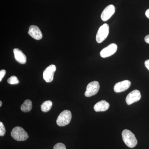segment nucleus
<instances>
[{
  "mask_svg": "<svg viewBox=\"0 0 149 149\" xmlns=\"http://www.w3.org/2000/svg\"><path fill=\"white\" fill-rule=\"evenodd\" d=\"M122 137L123 142L129 148H134L138 143L135 135L130 130L127 129L123 130L122 133Z\"/></svg>",
  "mask_w": 149,
  "mask_h": 149,
  "instance_id": "nucleus-1",
  "label": "nucleus"
},
{
  "mask_svg": "<svg viewBox=\"0 0 149 149\" xmlns=\"http://www.w3.org/2000/svg\"><path fill=\"white\" fill-rule=\"evenodd\" d=\"M11 136L14 139L18 141H25L29 138L27 132L19 126H17L13 129L11 132Z\"/></svg>",
  "mask_w": 149,
  "mask_h": 149,
  "instance_id": "nucleus-2",
  "label": "nucleus"
},
{
  "mask_svg": "<svg viewBox=\"0 0 149 149\" xmlns=\"http://www.w3.org/2000/svg\"><path fill=\"white\" fill-rule=\"evenodd\" d=\"M72 114L68 110L62 112L58 116L56 120L57 124L59 126H64L68 125L71 121Z\"/></svg>",
  "mask_w": 149,
  "mask_h": 149,
  "instance_id": "nucleus-3",
  "label": "nucleus"
},
{
  "mask_svg": "<svg viewBox=\"0 0 149 149\" xmlns=\"http://www.w3.org/2000/svg\"><path fill=\"white\" fill-rule=\"evenodd\" d=\"M109 34V26L105 23L100 27L97 35L96 40L97 42L101 43L106 40Z\"/></svg>",
  "mask_w": 149,
  "mask_h": 149,
  "instance_id": "nucleus-4",
  "label": "nucleus"
},
{
  "mask_svg": "<svg viewBox=\"0 0 149 149\" xmlns=\"http://www.w3.org/2000/svg\"><path fill=\"white\" fill-rule=\"evenodd\" d=\"M100 88V84L97 81H93L88 84L85 93L86 97H91L98 93Z\"/></svg>",
  "mask_w": 149,
  "mask_h": 149,
  "instance_id": "nucleus-5",
  "label": "nucleus"
},
{
  "mask_svg": "<svg viewBox=\"0 0 149 149\" xmlns=\"http://www.w3.org/2000/svg\"><path fill=\"white\" fill-rule=\"evenodd\" d=\"M56 67L51 65L47 67L43 72V77L47 83H51L54 79V74L56 70Z\"/></svg>",
  "mask_w": 149,
  "mask_h": 149,
  "instance_id": "nucleus-6",
  "label": "nucleus"
},
{
  "mask_svg": "<svg viewBox=\"0 0 149 149\" xmlns=\"http://www.w3.org/2000/svg\"><path fill=\"white\" fill-rule=\"evenodd\" d=\"M117 46L116 44L112 43L103 49L101 51L100 55L102 57L104 58L108 57L114 54L116 52L117 50Z\"/></svg>",
  "mask_w": 149,
  "mask_h": 149,
  "instance_id": "nucleus-7",
  "label": "nucleus"
},
{
  "mask_svg": "<svg viewBox=\"0 0 149 149\" xmlns=\"http://www.w3.org/2000/svg\"><path fill=\"white\" fill-rule=\"evenodd\" d=\"M141 95L140 91L134 90L128 94L125 99V101L128 105H130L133 103L138 102L141 100Z\"/></svg>",
  "mask_w": 149,
  "mask_h": 149,
  "instance_id": "nucleus-8",
  "label": "nucleus"
},
{
  "mask_svg": "<svg viewBox=\"0 0 149 149\" xmlns=\"http://www.w3.org/2000/svg\"><path fill=\"white\" fill-rule=\"evenodd\" d=\"M115 12L114 6L110 5L106 8L103 11L101 15V18L103 21H107L114 14Z\"/></svg>",
  "mask_w": 149,
  "mask_h": 149,
  "instance_id": "nucleus-9",
  "label": "nucleus"
},
{
  "mask_svg": "<svg viewBox=\"0 0 149 149\" xmlns=\"http://www.w3.org/2000/svg\"><path fill=\"white\" fill-rule=\"evenodd\" d=\"M131 85V82L128 80H125L118 82L114 85L113 90L116 93L124 92L129 88Z\"/></svg>",
  "mask_w": 149,
  "mask_h": 149,
  "instance_id": "nucleus-10",
  "label": "nucleus"
},
{
  "mask_svg": "<svg viewBox=\"0 0 149 149\" xmlns=\"http://www.w3.org/2000/svg\"><path fill=\"white\" fill-rule=\"evenodd\" d=\"M28 34L35 40H40L42 38V32L40 28L36 25H31L29 27Z\"/></svg>",
  "mask_w": 149,
  "mask_h": 149,
  "instance_id": "nucleus-11",
  "label": "nucleus"
},
{
  "mask_svg": "<svg viewBox=\"0 0 149 149\" xmlns=\"http://www.w3.org/2000/svg\"><path fill=\"white\" fill-rule=\"evenodd\" d=\"M13 53L14 54L15 58L17 61L21 64H25L27 61V58L22 51L17 48L14 49Z\"/></svg>",
  "mask_w": 149,
  "mask_h": 149,
  "instance_id": "nucleus-12",
  "label": "nucleus"
},
{
  "mask_svg": "<svg viewBox=\"0 0 149 149\" xmlns=\"http://www.w3.org/2000/svg\"><path fill=\"white\" fill-rule=\"evenodd\" d=\"M109 107V104L105 100L98 102L94 107V109L96 112L106 111Z\"/></svg>",
  "mask_w": 149,
  "mask_h": 149,
  "instance_id": "nucleus-13",
  "label": "nucleus"
},
{
  "mask_svg": "<svg viewBox=\"0 0 149 149\" xmlns=\"http://www.w3.org/2000/svg\"><path fill=\"white\" fill-rule=\"evenodd\" d=\"M32 102L29 100H27L21 106V110L23 112H28L32 110Z\"/></svg>",
  "mask_w": 149,
  "mask_h": 149,
  "instance_id": "nucleus-14",
  "label": "nucleus"
},
{
  "mask_svg": "<svg viewBox=\"0 0 149 149\" xmlns=\"http://www.w3.org/2000/svg\"><path fill=\"white\" fill-rule=\"evenodd\" d=\"M52 106V102L50 100L46 101L41 105V110L44 112H47L51 109Z\"/></svg>",
  "mask_w": 149,
  "mask_h": 149,
  "instance_id": "nucleus-15",
  "label": "nucleus"
},
{
  "mask_svg": "<svg viewBox=\"0 0 149 149\" xmlns=\"http://www.w3.org/2000/svg\"><path fill=\"white\" fill-rule=\"evenodd\" d=\"M8 83L11 85H16L19 83V81L16 76H12L8 78Z\"/></svg>",
  "mask_w": 149,
  "mask_h": 149,
  "instance_id": "nucleus-16",
  "label": "nucleus"
},
{
  "mask_svg": "<svg viewBox=\"0 0 149 149\" xmlns=\"http://www.w3.org/2000/svg\"><path fill=\"white\" fill-rule=\"evenodd\" d=\"M6 128L3 123L0 122V136H3L6 134Z\"/></svg>",
  "mask_w": 149,
  "mask_h": 149,
  "instance_id": "nucleus-17",
  "label": "nucleus"
},
{
  "mask_svg": "<svg viewBox=\"0 0 149 149\" xmlns=\"http://www.w3.org/2000/svg\"><path fill=\"white\" fill-rule=\"evenodd\" d=\"M53 149H66V147L64 144L62 143H58L55 145Z\"/></svg>",
  "mask_w": 149,
  "mask_h": 149,
  "instance_id": "nucleus-18",
  "label": "nucleus"
},
{
  "mask_svg": "<svg viewBox=\"0 0 149 149\" xmlns=\"http://www.w3.org/2000/svg\"><path fill=\"white\" fill-rule=\"evenodd\" d=\"M6 73V71L5 70H2L0 71V81H1L3 77H4Z\"/></svg>",
  "mask_w": 149,
  "mask_h": 149,
  "instance_id": "nucleus-19",
  "label": "nucleus"
},
{
  "mask_svg": "<svg viewBox=\"0 0 149 149\" xmlns=\"http://www.w3.org/2000/svg\"><path fill=\"white\" fill-rule=\"evenodd\" d=\"M145 64L146 67L149 70V60H147L145 61Z\"/></svg>",
  "mask_w": 149,
  "mask_h": 149,
  "instance_id": "nucleus-20",
  "label": "nucleus"
},
{
  "mask_svg": "<svg viewBox=\"0 0 149 149\" xmlns=\"http://www.w3.org/2000/svg\"><path fill=\"white\" fill-rule=\"evenodd\" d=\"M145 41L146 42L149 44V35H147L145 37Z\"/></svg>",
  "mask_w": 149,
  "mask_h": 149,
  "instance_id": "nucleus-21",
  "label": "nucleus"
},
{
  "mask_svg": "<svg viewBox=\"0 0 149 149\" xmlns=\"http://www.w3.org/2000/svg\"><path fill=\"white\" fill-rule=\"evenodd\" d=\"M146 15L148 18L149 19V9L147 10L146 12Z\"/></svg>",
  "mask_w": 149,
  "mask_h": 149,
  "instance_id": "nucleus-22",
  "label": "nucleus"
},
{
  "mask_svg": "<svg viewBox=\"0 0 149 149\" xmlns=\"http://www.w3.org/2000/svg\"><path fill=\"white\" fill-rule=\"evenodd\" d=\"M2 104V103L1 101H0V107H1Z\"/></svg>",
  "mask_w": 149,
  "mask_h": 149,
  "instance_id": "nucleus-23",
  "label": "nucleus"
}]
</instances>
